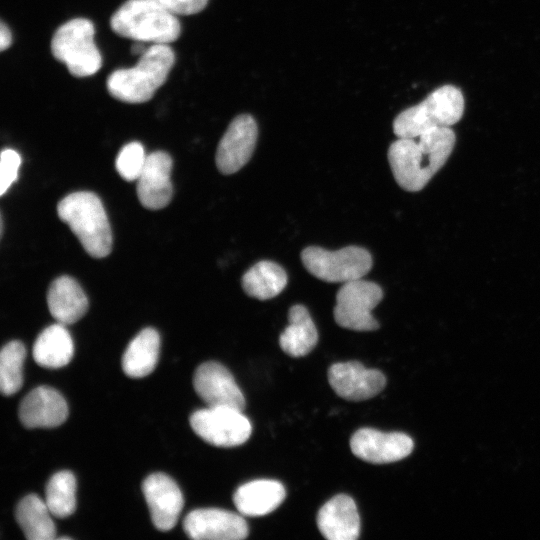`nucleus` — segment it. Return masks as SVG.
Instances as JSON below:
<instances>
[{
  "label": "nucleus",
  "instance_id": "nucleus-5",
  "mask_svg": "<svg viewBox=\"0 0 540 540\" xmlns=\"http://www.w3.org/2000/svg\"><path fill=\"white\" fill-rule=\"evenodd\" d=\"M463 112L461 90L453 85H443L419 104L398 114L393 122V131L397 137H417L429 129L456 124Z\"/></svg>",
  "mask_w": 540,
  "mask_h": 540
},
{
  "label": "nucleus",
  "instance_id": "nucleus-9",
  "mask_svg": "<svg viewBox=\"0 0 540 540\" xmlns=\"http://www.w3.org/2000/svg\"><path fill=\"white\" fill-rule=\"evenodd\" d=\"M193 431L205 442L217 447H236L245 443L252 432L249 419L241 410L226 407H208L190 416Z\"/></svg>",
  "mask_w": 540,
  "mask_h": 540
},
{
  "label": "nucleus",
  "instance_id": "nucleus-10",
  "mask_svg": "<svg viewBox=\"0 0 540 540\" xmlns=\"http://www.w3.org/2000/svg\"><path fill=\"white\" fill-rule=\"evenodd\" d=\"M257 136V123L251 115L235 117L217 147L215 161L218 170L225 175L239 171L250 160Z\"/></svg>",
  "mask_w": 540,
  "mask_h": 540
},
{
  "label": "nucleus",
  "instance_id": "nucleus-27",
  "mask_svg": "<svg viewBox=\"0 0 540 540\" xmlns=\"http://www.w3.org/2000/svg\"><path fill=\"white\" fill-rule=\"evenodd\" d=\"M26 349L22 342L13 340L3 346L0 353V389L10 396L23 384V363Z\"/></svg>",
  "mask_w": 540,
  "mask_h": 540
},
{
  "label": "nucleus",
  "instance_id": "nucleus-22",
  "mask_svg": "<svg viewBox=\"0 0 540 540\" xmlns=\"http://www.w3.org/2000/svg\"><path fill=\"white\" fill-rule=\"evenodd\" d=\"M288 319L289 324L279 337L280 347L292 357L305 356L318 342L317 328L307 308L300 304L290 308Z\"/></svg>",
  "mask_w": 540,
  "mask_h": 540
},
{
  "label": "nucleus",
  "instance_id": "nucleus-15",
  "mask_svg": "<svg viewBox=\"0 0 540 540\" xmlns=\"http://www.w3.org/2000/svg\"><path fill=\"white\" fill-rule=\"evenodd\" d=\"M151 520L161 531L172 529L178 521L184 499L177 483L167 474H150L142 483Z\"/></svg>",
  "mask_w": 540,
  "mask_h": 540
},
{
  "label": "nucleus",
  "instance_id": "nucleus-6",
  "mask_svg": "<svg viewBox=\"0 0 540 540\" xmlns=\"http://www.w3.org/2000/svg\"><path fill=\"white\" fill-rule=\"evenodd\" d=\"M94 33V25L90 20L75 18L61 25L52 37L53 56L64 63L73 76H91L102 65Z\"/></svg>",
  "mask_w": 540,
  "mask_h": 540
},
{
  "label": "nucleus",
  "instance_id": "nucleus-25",
  "mask_svg": "<svg viewBox=\"0 0 540 540\" xmlns=\"http://www.w3.org/2000/svg\"><path fill=\"white\" fill-rule=\"evenodd\" d=\"M287 285V274L277 263L260 261L247 270L242 277L245 293L259 300L279 295Z\"/></svg>",
  "mask_w": 540,
  "mask_h": 540
},
{
  "label": "nucleus",
  "instance_id": "nucleus-21",
  "mask_svg": "<svg viewBox=\"0 0 540 540\" xmlns=\"http://www.w3.org/2000/svg\"><path fill=\"white\" fill-rule=\"evenodd\" d=\"M74 354L72 337L64 324L46 327L36 338L33 358L42 367L55 369L66 366Z\"/></svg>",
  "mask_w": 540,
  "mask_h": 540
},
{
  "label": "nucleus",
  "instance_id": "nucleus-3",
  "mask_svg": "<svg viewBox=\"0 0 540 540\" xmlns=\"http://www.w3.org/2000/svg\"><path fill=\"white\" fill-rule=\"evenodd\" d=\"M57 212L88 254L103 258L110 253L111 227L103 204L96 194L88 191L71 193L58 203Z\"/></svg>",
  "mask_w": 540,
  "mask_h": 540
},
{
  "label": "nucleus",
  "instance_id": "nucleus-11",
  "mask_svg": "<svg viewBox=\"0 0 540 540\" xmlns=\"http://www.w3.org/2000/svg\"><path fill=\"white\" fill-rule=\"evenodd\" d=\"M352 453L369 463L386 464L411 454L413 440L401 432H381L372 428L357 430L350 439Z\"/></svg>",
  "mask_w": 540,
  "mask_h": 540
},
{
  "label": "nucleus",
  "instance_id": "nucleus-32",
  "mask_svg": "<svg viewBox=\"0 0 540 540\" xmlns=\"http://www.w3.org/2000/svg\"><path fill=\"white\" fill-rule=\"evenodd\" d=\"M147 48L143 45V42L136 41V43L132 46L131 52L133 54H140L142 55Z\"/></svg>",
  "mask_w": 540,
  "mask_h": 540
},
{
  "label": "nucleus",
  "instance_id": "nucleus-13",
  "mask_svg": "<svg viewBox=\"0 0 540 540\" xmlns=\"http://www.w3.org/2000/svg\"><path fill=\"white\" fill-rule=\"evenodd\" d=\"M193 385L208 407L226 406L243 411L245 398L233 375L216 361L204 362L194 373Z\"/></svg>",
  "mask_w": 540,
  "mask_h": 540
},
{
  "label": "nucleus",
  "instance_id": "nucleus-14",
  "mask_svg": "<svg viewBox=\"0 0 540 540\" xmlns=\"http://www.w3.org/2000/svg\"><path fill=\"white\" fill-rule=\"evenodd\" d=\"M328 381L338 396L350 401L370 399L386 385L381 371L366 368L357 361L333 364L328 370Z\"/></svg>",
  "mask_w": 540,
  "mask_h": 540
},
{
  "label": "nucleus",
  "instance_id": "nucleus-7",
  "mask_svg": "<svg viewBox=\"0 0 540 540\" xmlns=\"http://www.w3.org/2000/svg\"><path fill=\"white\" fill-rule=\"evenodd\" d=\"M305 268L316 278L331 283H346L366 275L372 267V256L359 246L336 251L309 246L301 253Z\"/></svg>",
  "mask_w": 540,
  "mask_h": 540
},
{
  "label": "nucleus",
  "instance_id": "nucleus-23",
  "mask_svg": "<svg viewBox=\"0 0 540 540\" xmlns=\"http://www.w3.org/2000/svg\"><path fill=\"white\" fill-rule=\"evenodd\" d=\"M160 352V336L153 328L141 330L128 344L122 369L131 378L149 375L156 367Z\"/></svg>",
  "mask_w": 540,
  "mask_h": 540
},
{
  "label": "nucleus",
  "instance_id": "nucleus-20",
  "mask_svg": "<svg viewBox=\"0 0 540 540\" xmlns=\"http://www.w3.org/2000/svg\"><path fill=\"white\" fill-rule=\"evenodd\" d=\"M47 305L58 323L68 325L84 316L88 309V298L75 279L61 276L48 289Z\"/></svg>",
  "mask_w": 540,
  "mask_h": 540
},
{
  "label": "nucleus",
  "instance_id": "nucleus-2",
  "mask_svg": "<svg viewBox=\"0 0 540 540\" xmlns=\"http://www.w3.org/2000/svg\"><path fill=\"white\" fill-rule=\"evenodd\" d=\"M175 62L168 44H152L131 68L112 72L106 82L110 95L126 103H143L166 81Z\"/></svg>",
  "mask_w": 540,
  "mask_h": 540
},
{
  "label": "nucleus",
  "instance_id": "nucleus-4",
  "mask_svg": "<svg viewBox=\"0 0 540 540\" xmlns=\"http://www.w3.org/2000/svg\"><path fill=\"white\" fill-rule=\"evenodd\" d=\"M110 26L122 37L153 44L174 42L181 32L176 15L152 0H127L112 15Z\"/></svg>",
  "mask_w": 540,
  "mask_h": 540
},
{
  "label": "nucleus",
  "instance_id": "nucleus-31",
  "mask_svg": "<svg viewBox=\"0 0 540 540\" xmlns=\"http://www.w3.org/2000/svg\"><path fill=\"white\" fill-rule=\"evenodd\" d=\"M12 41V35L9 28L5 25L3 21L0 24V49L4 51L7 49Z\"/></svg>",
  "mask_w": 540,
  "mask_h": 540
},
{
  "label": "nucleus",
  "instance_id": "nucleus-19",
  "mask_svg": "<svg viewBox=\"0 0 540 540\" xmlns=\"http://www.w3.org/2000/svg\"><path fill=\"white\" fill-rule=\"evenodd\" d=\"M285 496V488L279 481L259 479L239 486L233 502L241 515L258 517L274 511Z\"/></svg>",
  "mask_w": 540,
  "mask_h": 540
},
{
  "label": "nucleus",
  "instance_id": "nucleus-18",
  "mask_svg": "<svg viewBox=\"0 0 540 540\" xmlns=\"http://www.w3.org/2000/svg\"><path fill=\"white\" fill-rule=\"evenodd\" d=\"M317 526L329 540H355L360 534V517L354 500L338 494L318 511Z\"/></svg>",
  "mask_w": 540,
  "mask_h": 540
},
{
  "label": "nucleus",
  "instance_id": "nucleus-12",
  "mask_svg": "<svg viewBox=\"0 0 540 540\" xmlns=\"http://www.w3.org/2000/svg\"><path fill=\"white\" fill-rule=\"evenodd\" d=\"M183 529L196 540H241L248 536L245 519L231 511L218 508H203L189 512Z\"/></svg>",
  "mask_w": 540,
  "mask_h": 540
},
{
  "label": "nucleus",
  "instance_id": "nucleus-26",
  "mask_svg": "<svg viewBox=\"0 0 540 540\" xmlns=\"http://www.w3.org/2000/svg\"><path fill=\"white\" fill-rule=\"evenodd\" d=\"M45 502L53 516L65 518L76 509V479L63 470L51 476L45 488Z\"/></svg>",
  "mask_w": 540,
  "mask_h": 540
},
{
  "label": "nucleus",
  "instance_id": "nucleus-16",
  "mask_svg": "<svg viewBox=\"0 0 540 540\" xmlns=\"http://www.w3.org/2000/svg\"><path fill=\"white\" fill-rule=\"evenodd\" d=\"M172 159L164 151L147 155L145 166L137 181V195L147 209L158 210L166 207L173 195L171 183Z\"/></svg>",
  "mask_w": 540,
  "mask_h": 540
},
{
  "label": "nucleus",
  "instance_id": "nucleus-29",
  "mask_svg": "<svg viewBox=\"0 0 540 540\" xmlns=\"http://www.w3.org/2000/svg\"><path fill=\"white\" fill-rule=\"evenodd\" d=\"M21 157L13 149H4L0 160V194L4 195L17 179Z\"/></svg>",
  "mask_w": 540,
  "mask_h": 540
},
{
  "label": "nucleus",
  "instance_id": "nucleus-8",
  "mask_svg": "<svg viewBox=\"0 0 540 540\" xmlns=\"http://www.w3.org/2000/svg\"><path fill=\"white\" fill-rule=\"evenodd\" d=\"M383 298L381 287L362 278L343 283L336 295L335 322L346 329L373 331L379 328L372 310Z\"/></svg>",
  "mask_w": 540,
  "mask_h": 540
},
{
  "label": "nucleus",
  "instance_id": "nucleus-28",
  "mask_svg": "<svg viewBox=\"0 0 540 540\" xmlns=\"http://www.w3.org/2000/svg\"><path fill=\"white\" fill-rule=\"evenodd\" d=\"M147 159L141 143L130 142L122 147L117 155L115 166L119 175L126 181L139 178Z\"/></svg>",
  "mask_w": 540,
  "mask_h": 540
},
{
  "label": "nucleus",
  "instance_id": "nucleus-24",
  "mask_svg": "<svg viewBox=\"0 0 540 540\" xmlns=\"http://www.w3.org/2000/svg\"><path fill=\"white\" fill-rule=\"evenodd\" d=\"M45 500L35 494L22 498L16 507L15 518L29 540L55 539L56 528Z\"/></svg>",
  "mask_w": 540,
  "mask_h": 540
},
{
  "label": "nucleus",
  "instance_id": "nucleus-30",
  "mask_svg": "<svg viewBox=\"0 0 540 540\" xmlns=\"http://www.w3.org/2000/svg\"><path fill=\"white\" fill-rule=\"evenodd\" d=\"M175 15H192L202 11L208 0H152Z\"/></svg>",
  "mask_w": 540,
  "mask_h": 540
},
{
  "label": "nucleus",
  "instance_id": "nucleus-17",
  "mask_svg": "<svg viewBox=\"0 0 540 540\" xmlns=\"http://www.w3.org/2000/svg\"><path fill=\"white\" fill-rule=\"evenodd\" d=\"M68 417L64 397L55 389L39 386L31 390L21 401L19 418L27 428H51L61 425Z\"/></svg>",
  "mask_w": 540,
  "mask_h": 540
},
{
  "label": "nucleus",
  "instance_id": "nucleus-1",
  "mask_svg": "<svg viewBox=\"0 0 540 540\" xmlns=\"http://www.w3.org/2000/svg\"><path fill=\"white\" fill-rule=\"evenodd\" d=\"M455 141L450 127H435L413 138L398 137L387 154L398 185L409 192L423 189L445 164Z\"/></svg>",
  "mask_w": 540,
  "mask_h": 540
}]
</instances>
